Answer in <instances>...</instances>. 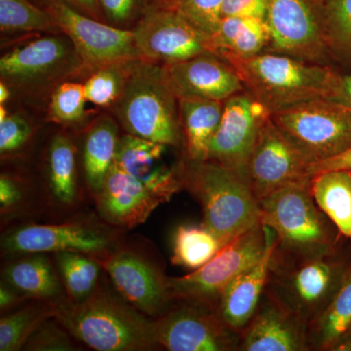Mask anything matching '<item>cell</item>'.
I'll list each match as a JSON object with an SVG mask.
<instances>
[{
  "mask_svg": "<svg viewBox=\"0 0 351 351\" xmlns=\"http://www.w3.org/2000/svg\"><path fill=\"white\" fill-rule=\"evenodd\" d=\"M350 269L351 239L345 237L314 255L289 256L274 250L265 292L308 327Z\"/></svg>",
  "mask_w": 351,
  "mask_h": 351,
  "instance_id": "obj_1",
  "label": "cell"
},
{
  "mask_svg": "<svg viewBox=\"0 0 351 351\" xmlns=\"http://www.w3.org/2000/svg\"><path fill=\"white\" fill-rule=\"evenodd\" d=\"M54 317L89 348L98 351H144L157 348L154 319L121 295L99 287L82 302H54Z\"/></svg>",
  "mask_w": 351,
  "mask_h": 351,
  "instance_id": "obj_2",
  "label": "cell"
},
{
  "mask_svg": "<svg viewBox=\"0 0 351 351\" xmlns=\"http://www.w3.org/2000/svg\"><path fill=\"white\" fill-rule=\"evenodd\" d=\"M113 112L127 134L168 147L181 143L179 99L164 64L135 60Z\"/></svg>",
  "mask_w": 351,
  "mask_h": 351,
  "instance_id": "obj_3",
  "label": "cell"
},
{
  "mask_svg": "<svg viewBox=\"0 0 351 351\" xmlns=\"http://www.w3.org/2000/svg\"><path fill=\"white\" fill-rule=\"evenodd\" d=\"M237 71L245 89L270 112L304 101L325 98L334 69L281 53H258L250 57L223 55Z\"/></svg>",
  "mask_w": 351,
  "mask_h": 351,
  "instance_id": "obj_4",
  "label": "cell"
},
{
  "mask_svg": "<svg viewBox=\"0 0 351 351\" xmlns=\"http://www.w3.org/2000/svg\"><path fill=\"white\" fill-rule=\"evenodd\" d=\"M184 186L199 201L203 225L223 245L262 223L260 202L239 171L211 161L189 162Z\"/></svg>",
  "mask_w": 351,
  "mask_h": 351,
  "instance_id": "obj_5",
  "label": "cell"
},
{
  "mask_svg": "<svg viewBox=\"0 0 351 351\" xmlns=\"http://www.w3.org/2000/svg\"><path fill=\"white\" fill-rule=\"evenodd\" d=\"M309 182L277 189L258 200L261 221L276 233L274 250L283 255H314L343 237L316 204Z\"/></svg>",
  "mask_w": 351,
  "mask_h": 351,
  "instance_id": "obj_6",
  "label": "cell"
},
{
  "mask_svg": "<svg viewBox=\"0 0 351 351\" xmlns=\"http://www.w3.org/2000/svg\"><path fill=\"white\" fill-rule=\"evenodd\" d=\"M271 120L313 164L351 149V112L327 99L283 108Z\"/></svg>",
  "mask_w": 351,
  "mask_h": 351,
  "instance_id": "obj_7",
  "label": "cell"
},
{
  "mask_svg": "<svg viewBox=\"0 0 351 351\" xmlns=\"http://www.w3.org/2000/svg\"><path fill=\"white\" fill-rule=\"evenodd\" d=\"M267 242V228L261 223L230 240L199 269L186 276L168 277L173 299L217 308L226 286L260 260Z\"/></svg>",
  "mask_w": 351,
  "mask_h": 351,
  "instance_id": "obj_8",
  "label": "cell"
},
{
  "mask_svg": "<svg viewBox=\"0 0 351 351\" xmlns=\"http://www.w3.org/2000/svg\"><path fill=\"white\" fill-rule=\"evenodd\" d=\"M85 68L71 39L52 32L21 44L0 58L1 82L21 92L38 91Z\"/></svg>",
  "mask_w": 351,
  "mask_h": 351,
  "instance_id": "obj_9",
  "label": "cell"
},
{
  "mask_svg": "<svg viewBox=\"0 0 351 351\" xmlns=\"http://www.w3.org/2000/svg\"><path fill=\"white\" fill-rule=\"evenodd\" d=\"M265 22L272 52L319 64H326L328 58L332 57L322 0H269Z\"/></svg>",
  "mask_w": 351,
  "mask_h": 351,
  "instance_id": "obj_10",
  "label": "cell"
},
{
  "mask_svg": "<svg viewBox=\"0 0 351 351\" xmlns=\"http://www.w3.org/2000/svg\"><path fill=\"white\" fill-rule=\"evenodd\" d=\"M110 226L88 219L19 226L2 237V250L12 257L73 251L101 258L117 248V234Z\"/></svg>",
  "mask_w": 351,
  "mask_h": 351,
  "instance_id": "obj_11",
  "label": "cell"
},
{
  "mask_svg": "<svg viewBox=\"0 0 351 351\" xmlns=\"http://www.w3.org/2000/svg\"><path fill=\"white\" fill-rule=\"evenodd\" d=\"M176 302L154 318L157 346L169 351H239V334L226 324L216 307Z\"/></svg>",
  "mask_w": 351,
  "mask_h": 351,
  "instance_id": "obj_12",
  "label": "cell"
},
{
  "mask_svg": "<svg viewBox=\"0 0 351 351\" xmlns=\"http://www.w3.org/2000/svg\"><path fill=\"white\" fill-rule=\"evenodd\" d=\"M60 32L66 34L90 71L106 64L143 59L133 32L88 17L64 0H48L44 5Z\"/></svg>",
  "mask_w": 351,
  "mask_h": 351,
  "instance_id": "obj_13",
  "label": "cell"
},
{
  "mask_svg": "<svg viewBox=\"0 0 351 351\" xmlns=\"http://www.w3.org/2000/svg\"><path fill=\"white\" fill-rule=\"evenodd\" d=\"M313 162L271 120L263 126L245 176L258 200L277 189L311 181Z\"/></svg>",
  "mask_w": 351,
  "mask_h": 351,
  "instance_id": "obj_14",
  "label": "cell"
},
{
  "mask_svg": "<svg viewBox=\"0 0 351 351\" xmlns=\"http://www.w3.org/2000/svg\"><path fill=\"white\" fill-rule=\"evenodd\" d=\"M271 112L246 89L223 101L221 123L205 161L245 175L247 163Z\"/></svg>",
  "mask_w": 351,
  "mask_h": 351,
  "instance_id": "obj_15",
  "label": "cell"
},
{
  "mask_svg": "<svg viewBox=\"0 0 351 351\" xmlns=\"http://www.w3.org/2000/svg\"><path fill=\"white\" fill-rule=\"evenodd\" d=\"M132 32L141 56L154 63H179L212 52L206 36L174 10L157 2Z\"/></svg>",
  "mask_w": 351,
  "mask_h": 351,
  "instance_id": "obj_16",
  "label": "cell"
},
{
  "mask_svg": "<svg viewBox=\"0 0 351 351\" xmlns=\"http://www.w3.org/2000/svg\"><path fill=\"white\" fill-rule=\"evenodd\" d=\"M97 260L119 295L145 315L158 317L174 304L168 277L137 252L117 247Z\"/></svg>",
  "mask_w": 351,
  "mask_h": 351,
  "instance_id": "obj_17",
  "label": "cell"
},
{
  "mask_svg": "<svg viewBox=\"0 0 351 351\" xmlns=\"http://www.w3.org/2000/svg\"><path fill=\"white\" fill-rule=\"evenodd\" d=\"M164 66L178 99L225 101L245 90L232 64L225 58L210 51L179 63Z\"/></svg>",
  "mask_w": 351,
  "mask_h": 351,
  "instance_id": "obj_18",
  "label": "cell"
},
{
  "mask_svg": "<svg viewBox=\"0 0 351 351\" xmlns=\"http://www.w3.org/2000/svg\"><path fill=\"white\" fill-rule=\"evenodd\" d=\"M239 351H309L307 327L267 293L240 334Z\"/></svg>",
  "mask_w": 351,
  "mask_h": 351,
  "instance_id": "obj_19",
  "label": "cell"
},
{
  "mask_svg": "<svg viewBox=\"0 0 351 351\" xmlns=\"http://www.w3.org/2000/svg\"><path fill=\"white\" fill-rule=\"evenodd\" d=\"M168 145L125 134L120 136L115 165L167 202L184 188V172L164 161Z\"/></svg>",
  "mask_w": 351,
  "mask_h": 351,
  "instance_id": "obj_20",
  "label": "cell"
},
{
  "mask_svg": "<svg viewBox=\"0 0 351 351\" xmlns=\"http://www.w3.org/2000/svg\"><path fill=\"white\" fill-rule=\"evenodd\" d=\"M96 199L97 211L108 226L130 228L144 223L162 200L142 182L113 164Z\"/></svg>",
  "mask_w": 351,
  "mask_h": 351,
  "instance_id": "obj_21",
  "label": "cell"
},
{
  "mask_svg": "<svg viewBox=\"0 0 351 351\" xmlns=\"http://www.w3.org/2000/svg\"><path fill=\"white\" fill-rule=\"evenodd\" d=\"M265 228L267 242L262 257L226 286L217 306L226 324L239 336L257 311L269 279L270 262L276 239L274 230L267 226Z\"/></svg>",
  "mask_w": 351,
  "mask_h": 351,
  "instance_id": "obj_22",
  "label": "cell"
},
{
  "mask_svg": "<svg viewBox=\"0 0 351 351\" xmlns=\"http://www.w3.org/2000/svg\"><path fill=\"white\" fill-rule=\"evenodd\" d=\"M3 269V281L29 300L57 302L63 298V283L45 253L16 257Z\"/></svg>",
  "mask_w": 351,
  "mask_h": 351,
  "instance_id": "obj_23",
  "label": "cell"
},
{
  "mask_svg": "<svg viewBox=\"0 0 351 351\" xmlns=\"http://www.w3.org/2000/svg\"><path fill=\"white\" fill-rule=\"evenodd\" d=\"M223 101L207 99L179 98V113L189 162L206 160L212 138L218 130Z\"/></svg>",
  "mask_w": 351,
  "mask_h": 351,
  "instance_id": "obj_24",
  "label": "cell"
},
{
  "mask_svg": "<svg viewBox=\"0 0 351 351\" xmlns=\"http://www.w3.org/2000/svg\"><path fill=\"white\" fill-rule=\"evenodd\" d=\"M119 124L110 117L95 120L88 129L83 144V169L91 195L100 193L117 157L119 142Z\"/></svg>",
  "mask_w": 351,
  "mask_h": 351,
  "instance_id": "obj_25",
  "label": "cell"
},
{
  "mask_svg": "<svg viewBox=\"0 0 351 351\" xmlns=\"http://www.w3.org/2000/svg\"><path fill=\"white\" fill-rule=\"evenodd\" d=\"M209 44L212 52L219 56H254L269 48V25L258 18L223 17Z\"/></svg>",
  "mask_w": 351,
  "mask_h": 351,
  "instance_id": "obj_26",
  "label": "cell"
},
{
  "mask_svg": "<svg viewBox=\"0 0 351 351\" xmlns=\"http://www.w3.org/2000/svg\"><path fill=\"white\" fill-rule=\"evenodd\" d=\"M309 186L317 206L343 237L351 239V169L316 173Z\"/></svg>",
  "mask_w": 351,
  "mask_h": 351,
  "instance_id": "obj_27",
  "label": "cell"
},
{
  "mask_svg": "<svg viewBox=\"0 0 351 351\" xmlns=\"http://www.w3.org/2000/svg\"><path fill=\"white\" fill-rule=\"evenodd\" d=\"M351 326V269L324 311L307 327L309 351H330Z\"/></svg>",
  "mask_w": 351,
  "mask_h": 351,
  "instance_id": "obj_28",
  "label": "cell"
},
{
  "mask_svg": "<svg viewBox=\"0 0 351 351\" xmlns=\"http://www.w3.org/2000/svg\"><path fill=\"white\" fill-rule=\"evenodd\" d=\"M47 182L50 195L62 206H71L77 200L76 149L64 134L53 138L47 154Z\"/></svg>",
  "mask_w": 351,
  "mask_h": 351,
  "instance_id": "obj_29",
  "label": "cell"
},
{
  "mask_svg": "<svg viewBox=\"0 0 351 351\" xmlns=\"http://www.w3.org/2000/svg\"><path fill=\"white\" fill-rule=\"evenodd\" d=\"M54 258L69 301L82 302L94 294L103 269L96 258L73 251L58 252Z\"/></svg>",
  "mask_w": 351,
  "mask_h": 351,
  "instance_id": "obj_30",
  "label": "cell"
},
{
  "mask_svg": "<svg viewBox=\"0 0 351 351\" xmlns=\"http://www.w3.org/2000/svg\"><path fill=\"white\" fill-rule=\"evenodd\" d=\"M223 246L203 223L182 225L175 232L171 261L173 265L193 271L209 262Z\"/></svg>",
  "mask_w": 351,
  "mask_h": 351,
  "instance_id": "obj_31",
  "label": "cell"
},
{
  "mask_svg": "<svg viewBox=\"0 0 351 351\" xmlns=\"http://www.w3.org/2000/svg\"><path fill=\"white\" fill-rule=\"evenodd\" d=\"M54 317V302H29L4 314L0 319V350H24L27 339L41 324Z\"/></svg>",
  "mask_w": 351,
  "mask_h": 351,
  "instance_id": "obj_32",
  "label": "cell"
},
{
  "mask_svg": "<svg viewBox=\"0 0 351 351\" xmlns=\"http://www.w3.org/2000/svg\"><path fill=\"white\" fill-rule=\"evenodd\" d=\"M135 60L106 64L92 71L84 83L87 101L100 108L113 107L121 96Z\"/></svg>",
  "mask_w": 351,
  "mask_h": 351,
  "instance_id": "obj_33",
  "label": "cell"
},
{
  "mask_svg": "<svg viewBox=\"0 0 351 351\" xmlns=\"http://www.w3.org/2000/svg\"><path fill=\"white\" fill-rule=\"evenodd\" d=\"M1 32H61L50 14L29 0H0Z\"/></svg>",
  "mask_w": 351,
  "mask_h": 351,
  "instance_id": "obj_34",
  "label": "cell"
},
{
  "mask_svg": "<svg viewBox=\"0 0 351 351\" xmlns=\"http://www.w3.org/2000/svg\"><path fill=\"white\" fill-rule=\"evenodd\" d=\"M322 4L331 56L351 64V0H322Z\"/></svg>",
  "mask_w": 351,
  "mask_h": 351,
  "instance_id": "obj_35",
  "label": "cell"
},
{
  "mask_svg": "<svg viewBox=\"0 0 351 351\" xmlns=\"http://www.w3.org/2000/svg\"><path fill=\"white\" fill-rule=\"evenodd\" d=\"M158 4L174 10L208 39L223 20V0H167Z\"/></svg>",
  "mask_w": 351,
  "mask_h": 351,
  "instance_id": "obj_36",
  "label": "cell"
},
{
  "mask_svg": "<svg viewBox=\"0 0 351 351\" xmlns=\"http://www.w3.org/2000/svg\"><path fill=\"white\" fill-rule=\"evenodd\" d=\"M86 101L84 84L69 82L60 83L51 96L50 119L63 125L80 123L85 117Z\"/></svg>",
  "mask_w": 351,
  "mask_h": 351,
  "instance_id": "obj_37",
  "label": "cell"
},
{
  "mask_svg": "<svg viewBox=\"0 0 351 351\" xmlns=\"http://www.w3.org/2000/svg\"><path fill=\"white\" fill-rule=\"evenodd\" d=\"M104 22L132 31L157 0H98Z\"/></svg>",
  "mask_w": 351,
  "mask_h": 351,
  "instance_id": "obj_38",
  "label": "cell"
},
{
  "mask_svg": "<svg viewBox=\"0 0 351 351\" xmlns=\"http://www.w3.org/2000/svg\"><path fill=\"white\" fill-rule=\"evenodd\" d=\"M73 336L55 317L44 321L27 339L25 350L73 351L77 350Z\"/></svg>",
  "mask_w": 351,
  "mask_h": 351,
  "instance_id": "obj_39",
  "label": "cell"
},
{
  "mask_svg": "<svg viewBox=\"0 0 351 351\" xmlns=\"http://www.w3.org/2000/svg\"><path fill=\"white\" fill-rule=\"evenodd\" d=\"M29 122L18 114H9L0 121V154L12 156L24 149L32 137Z\"/></svg>",
  "mask_w": 351,
  "mask_h": 351,
  "instance_id": "obj_40",
  "label": "cell"
},
{
  "mask_svg": "<svg viewBox=\"0 0 351 351\" xmlns=\"http://www.w3.org/2000/svg\"><path fill=\"white\" fill-rule=\"evenodd\" d=\"M25 200L22 182L10 175L0 177V213L2 217L12 216L19 211Z\"/></svg>",
  "mask_w": 351,
  "mask_h": 351,
  "instance_id": "obj_41",
  "label": "cell"
},
{
  "mask_svg": "<svg viewBox=\"0 0 351 351\" xmlns=\"http://www.w3.org/2000/svg\"><path fill=\"white\" fill-rule=\"evenodd\" d=\"M269 0H223V17L258 18L265 20Z\"/></svg>",
  "mask_w": 351,
  "mask_h": 351,
  "instance_id": "obj_42",
  "label": "cell"
},
{
  "mask_svg": "<svg viewBox=\"0 0 351 351\" xmlns=\"http://www.w3.org/2000/svg\"><path fill=\"white\" fill-rule=\"evenodd\" d=\"M325 99L339 104L351 112V75L334 71Z\"/></svg>",
  "mask_w": 351,
  "mask_h": 351,
  "instance_id": "obj_43",
  "label": "cell"
},
{
  "mask_svg": "<svg viewBox=\"0 0 351 351\" xmlns=\"http://www.w3.org/2000/svg\"><path fill=\"white\" fill-rule=\"evenodd\" d=\"M27 298L4 281L0 284V309L1 313H10L24 304Z\"/></svg>",
  "mask_w": 351,
  "mask_h": 351,
  "instance_id": "obj_44",
  "label": "cell"
},
{
  "mask_svg": "<svg viewBox=\"0 0 351 351\" xmlns=\"http://www.w3.org/2000/svg\"><path fill=\"white\" fill-rule=\"evenodd\" d=\"M335 169H351V149L341 156L313 164L311 172L313 176L323 171Z\"/></svg>",
  "mask_w": 351,
  "mask_h": 351,
  "instance_id": "obj_45",
  "label": "cell"
},
{
  "mask_svg": "<svg viewBox=\"0 0 351 351\" xmlns=\"http://www.w3.org/2000/svg\"><path fill=\"white\" fill-rule=\"evenodd\" d=\"M64 1L88 17L104 22L98 0H64Z\"/></svg>",
  "mask_w": 351,
  "mask_h": 351,
  "instance_id": "obj_46",
  "label": "cell"
},
{
  "mask_svg": "<svg viewBox=\"0 0 351 351\" xmlns=\"http://www.w3.org/2000/svg\"><path fill=\"white\" fill-rule=\"evenodd\" d=\"M330 351H351V326L335 341Z\"/></svg>",
  "mask_w": 351,
  "mask_h": 351,
  "instance_id": "obj_47",
  "label": "cell"
},
{
  "mask_svg": "<svg viewBox=\"0 0 351 351\" xmlns=\"http://www.w3.org/2000/svg\"><path fill=\"white\" fill-rule=\"evenodd\" d=\"M5 82H0V105H5L11 96L10 89Z\"/></svg>",
  "mask_w": 351,
  "mask_h": 351,
  "instance_id": "obj_48",
  "label": "cell"
},
{
  "mask_svg": "<svg viewBox=\"0 0 351 351\" xmlns=\"http://www.w3.org/2000/svg\"><path fill=\"white\" fill-rule=\"evenodd\" d=\"M8 113H7L6 108L4 107V105H0V121L1 120L5 119L7 117H8Z\"/></svg>",
  "mask_w": 351,
  "mask_h": 351,
  "instance_id": "obj_49",
  "label": "cell"
},
{
  "mask_svg": "<svg viewBox=\"0 0 351 351\" xmlns=\"http://www.w3.org/2000/svg\"><path fill=\"white\" fill-rule=\"evenodd\" d=\"M34 1L38 3V6H40L41 8H43L44 5L47 3L48 0H34Z\"/></svg>",
  "mask_w": 351,
  "mask_h": 351,
  "instance_id": "obj_50",
  "label": "cell"
},
{
  "mask_svg": "<svg viewBox=\"0 0 351 351\" xmlns=\"http://www.w3.org/2000/svg\"><path fill=\"white\" fill-rule=\"evenodd\" d=\"M167 1V0H157V3H161V2H165Z\"/></svg>",
  "mask_w": 351,
  "mask_h": 351,
  "instance_id": "obj_51",
  "label": "cell"
}]
</instances>
